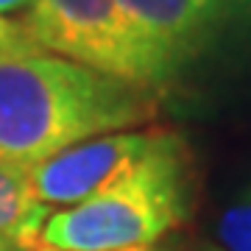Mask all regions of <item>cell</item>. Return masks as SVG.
Returning <instances> with one entry per match:
<instances>
[{"label": "cell", "mask_w": 251, "mask_h": 251, "mask_svg": "<svg viewBox=\"0 0 251 251\" xmlns=\"http://www.w3.org/2000/svg\"><path fill=\"white\" fill-rule=\"evenodd\" d=\"M23 28L39 53L62 56L153 92L179 75L140 34L120 0H36Z\"/></svg>", "instance_id": "cell-3"}, {"label": "cell", "mask_w": 251, "mask_h": 251, "mask_svg": "<svg viewBox=\"0 0 251 251\" xmlns=\"http://www.w3.org/2000/svg\"><path fill=\"white\" fill-rule=\"evenodd\" d=\"M50 215L53 209L42 204L34 193L31 165L0 159V237L34 249Z\"/></svg>", "instance_id": "cell-6"}, {"label": "cell", "mask_w": 251, "mask_h": 251, "mask_svg": "<svg viewBox=\"0 0 251 251\" xmlns=\"http://www.w3.org/2000/svg\"><path fill=\"white\" fill-rule=\"evenodd\" d=\"M162 128L153 131H112L75 143L48 159L31 165L36 198L53 206H73L103 190L159 145Z\"/></svg>", "instance_id": "cell-4"}, {"label": "cell", "mask_w": 251, "mask_h": 251, "mask_svg": "<svg viewBox=\"0 0 251 251\" xmlns=\"http://www.w3.org/2000/svg\"><path fill=\"white\" fill-rule=\"evenodd\" d=\"M140 34L181 73L232 20L251 9V0H120Z\"/></svg>", "instance_id": "cell-5"}, {"label": "cell", "mask_w": 251, "mask_h": 251, "mask_svg": "<svg viewBox=\"0 0 251 251\" xmlns=\"http://www.w3.org/2000/svg\"><path fill=\"white\" fill-rule=\"evenodd\" d=\"M196 251H224V249H221V246H198Z\"/></svg>", "instance_id": "cell-11"}, {"label": "cell", "mask_w": 251, "mask_h": 251, "mask_svg": "<svg viewBox=\"0 0 251 251\" xmlns=\"http://www.w3.org/2000/svg\"><path fill=\"white\" fill-rule=\"evenodd\" d=\"M215 234L224 251H251V184L221 209Z\"/></svg>", "instance_id": "cell-7"}, {"label": "cell", "mask_w": 251, "mask_h": 251, "mask_svg": "<svg viewBox=\"0 0 251 251\" xmlns=\"http://www.w3.org/2000/svg\"><path fill=\"white\" fill-rule=\"evenodd\" d=\"M0 251H31V249H25V246H20V243H14V240L0 237Z\"/></svg>", "instance_id": "cell-10"}, {"label": "cell", "mask_w": 251, "mask_h": 251, "mask_svg": "<svg viewBox=\"0 0 251 251\" xmlns=\"http://www.w3.org/2000/svg\"><path fill=\"white\" fill-rule=\"evenodd\" d=\"M31 251H56V249H45V246H34ZM115 251H193L190 249V240L181 232H173L168 237H162L156 243H148V246H134V249H115Z\"/></svg>", "instance_id": "cell-9"}, {"label": "cell", "mask_w": 251, "mask_h": 251, "mask_svg": "<svg viewBox=\"0 0 251 251\" xmlns=\"http://www.w3.org/2000/svg\"><path fill=\"white\" fill-rule=\"evenodd\" d=\"M193 212L187 145L165 131L159 145L120 179L45 221L39 243L56 251H115L179 232Z\"/></svg>", "instance_id": "cell-2"}, {"label": "cell", "mask_w": 251, "mask_h": 251, "mask_svg": "<svg viewBox=\"0 0 251 251\" xmlns=\"http://www.w3.org/2000/svg\"><path fill=\"white\" fill-rule=\"evenodd\" d=\"M159 95L53 53H0V159H48L153 120Z\"/></svg>", "instance_id": "cell-1"}, {"label": "cell", "mask_w": 251, "mask_h": 251, "mask_svg": "<svg viewBox=\"0 0 251 251\" xmlns=\"http://www.w3.org/2000/svg\"><path fill=\"white\" fill-rule=\"evenodd\" d=\"M34 3L36 0H0V53H34L23 28V17Z\"/></svg>", "instance_id": "cell-8"}]
</instances>
